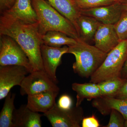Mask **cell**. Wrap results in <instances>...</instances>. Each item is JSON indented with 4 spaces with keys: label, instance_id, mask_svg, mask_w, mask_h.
Instances as JSON below:
<instances>
[{
    "label": "cell",
    "instance_id": "obj_29",
    "mask_svg": "<svg viewBox=\"0 0 127 127\" xmlns=\"http://www.w3.org/2000/svg\"><path fill=\"white\" fill-rule=\"evenodd\" d=\"M122 76L124 78H127V58L122 71Z\"/></svg>",
    "mask_w": 127,
    "mask_h": 127
},
{
    "label": "cell",
    "instance_id": "obj_7",
    "mask_svg": "<svg viewBox=\"0 0 127 127\" xmlns=\"http://www.w3.org/2000/svg\"><path fill=\"white\" fill-rule=\"evenodd\" d=\"M21 95H32L48 91L59 92L57 83L44 70L33 71L27 76L20 85Z\"/></svg>",
    "mask_w": 127,
    "mask_h": 127
},
{
    "label": "cell",
    "instance_id": "obj_32",
    "mask_svg": "<svg viewBox=\"0 0 127 127\" xmlns=\"http://www.w3.org/2000/svg\"><path fill=\"white\" fill-rule=\"evenodd\" d=\"M10 2L11 4L12 5V6L14 4V3H15L16 0H10Z\"/></svg>",
    "mask_w": 127,
    "mask_h": 127
},
{
    "label": "cell",
    "instance_id": "obj_27",
    "mask_svg": "<svg viewBox=\"0 0 127 127\" xmlns=\"http://www.w3.org/2000/svg\"><path fill=\"white\" fill-rule=\"evenodd\" d=\"M114 97L127 100V80L119 89Z\"/></svg>",
    "mask_w": 127,
    "mask_h": 127
},
{
    "label": "cell",
    "instance_id": "obj_16",
    "mask_svg": "<svg viewBox=\"0 0 127 127\" xmlns=\"http://www.w3.org/2000/svg\"><path fill=\"white\" fill-rule=\"evenodd\" d=\"M52 6L67 18L75 27L79 35L78 21L81 15L74 0H46Z\"/></svg>",
    "mask_w": 127,
    "mask_h": 127
},
{
    "label": "cell",
    "instance_id": "obj_15",
    "mask_svg": "<svg viewBox=\"0 0 127 127\" xmlns=\"http://www.w3.org/2000/svg\"><path fill=\"white\" fill-rule=\"evenodd\" d=\"M92 105L102 115H107L112 109H114L122 114L125 120L127 119V100L114 97L101 96L94 99Z\"/></svg>",
    "mask_w": 127,
    "mask_h": 127
},
{
    "label": "cell",
    "instance_id": "obj_6",
    "mask_svg": "<svg viewBox=\"0 0 127 127\" xmlns=\"http://www.w3.org/2000/svg\"><path fill=\"white\" fill-rule=\"evenodd\" d=\"M43 115L53 127H80L84 118V112L80 106L65 110L60 108L56 103Z\"/></svg>",
    "mask_w": 127,
    "mask_h": 127
},
{
    "label": "cell",
    "instance_id": "obj_2",
    "mask_svg": "<svg viewBox=\"0 0 127 127\" xmlns=\"http://www.w3.org/2000/svg\"><path fill=\"white\" fill-rule=\"evenodd\" d=\"M32 2L42 35L50 31H57L76 40L79 39V35L73 24L46 0H32Z\"/></svg>",
    "mask_w": 127,
    "mask_h": 127
},
{
    "label": "cell",
    "instance_id": "obj_23",
    "mask_svg": "<svg viewBox=\"0 0 127 127\" xmlns=\"http://www.w3.org/2000/svg\"><path fill=\"white\" fill-rule=\"evenodd\" d=\"M114 26L120 41L127 40V10H124L120 19Z\"/></svg>",
    "mask_w": 127,
    "mask_h": 127
},
{
    "label": "cell",
    "instance_id": "obj_25",
    "mask_svg": "<svg viewBox=\"0 0 127 127\" xmlns=\"http://www.w3.org/2000/svg\"><path fill=\"white\" fill-rule=\"evenodd\" d=\"M72 100L70 96L67 94H63L60 96L57 105L59 107L63 109H69L72 107Z\"/></svg>",
    "mask_w": 127,
    "mask_h": 127
},
{
    "label": "cell",
    "instance_id": "obj_3",
    "mask_svg": "<svg viewBox=\"0 0 127 127\" xmlns=\"http://www.w3.org/2000/svg\"><path fill=\"white\" fill-rule=\"evenodd\" d=\"M76 40L75 44L68 46V53L72 54L75 58L72 65L73 71L82 77H91L102 64L107 53L80 37Z\"/></svg>",
    "mask_w": 127,
    "mask_h": 127
},
{
    "label": "cell",
    "instance_id": "obj_1",
    "mask_svg": "<svg viewBox=\"0 0 127 127\" xmlns=\"http://www.w3.org/2000/svg\"><path fill=\"white\" fill-rule=\"evenodd\" d=\"M0 35L9 36L19 44L28 58L32 71L44 70L41 53L43 41L38 22L30 24L16 21L0 25Z\"/></svg>",
    "mask_w": 127,
    "mask_h": 127
},
{
    "label": "cell",
    "instance_id": "obj_31",
    "mask_svg": "<svg viewBox=\"0 0 127 127\" xmlns=\"http://www.w3.org/2000/svg\"><path fill=\"white\" fill-rule=\"evenodd\" d=\"M122 4L124 9L127 10V2L122 3Z\"/></svg>",
    "mask_w": 127,
    "mask_h": 127
},
{
    "label": "cell",
    "instance_id": "obj_18",
    "mask_svg": "<svg viewBox=\"0 0 127 127\" xmlns=\"http://www.w3.org/2000/svg\"><path fill=\"white\" fill-rule=\"evenodd\" d=\"M101 23L93 17L81 14L77 22L80 38L87 42L93 40Z\"/></svg>",
    "mask_w": 127,
    "mask_h": 127
},
{
    "label": "cell",
    "instance_id": "obj_22",
    "mask_svg": "<svg viewBox=\"0 0 127 127\" xmlns=\"http://www.w3.org/2000/svg\"><path fill=\"white\" fill-rule=\"evenodd\" d=\"M117 2L116 0H81L75 2L80 10L101 7Z\"/></svg>",
    "mask_w": 127,
    "mask_h": 127
},
{
    "label": "cell",
    "instance_id": "obj_11",
    "mask_svg": "<svg viewBox=\"0 0 127 127\" xmlns=\"http://www.w3.org/2000/svg\"><path fill=\"white\" fill-rule=\"evenodd\" d=\"M124 10L122 3L116 2L101 7L80 10L82 15L93 17L102 24L114 25L120 19Z\"/></svg>",
    "mask_w": 127,
    "mask_h": 127
},
{
    "label": "cell",
    "instance_id": "obj_26",
    "mask_svg": "<svg viewBox=\"0 0 127 127\" xmlns=\"http://www.w3.org/2000/svg\"><path fill=\"white\" fill-rule=\"evenodd\" d=\"M81 126L82 127H99L100 125L95 115H93L91 117L84 118L82 120Z\"/></svg>",
    "mask_w": 127,
    "mask_h": 127
},
{
    "label": "cell",
    "instance_id": "obj_4",
    "mask_svg": "<svg viewBox=\"0 0 127 127\" xmlns=\"http://www.w3.org/2000/svg\"><path fill=\"white\" fill-rule=\"evenodd\" d=\"M127 58V39L121 41L107 53L102 64L90 77V82L98 84L112 78L122 77V71Z\"/></svg>",
    "mask_w": 127,
    "mask_h": 127
},
{
    "label": "cell",
    "instance_id": "obj_5",
    "mask_svg": "<svg viewBox=\"0 0 127 127\" xmlns=\"http://www.w3.org/2000/svg\"><path fill=\"white\" fill-rule=\"evenodd\" d=\"M0 65H16L32 71L30 61L25 53L16 42L11 37L0 35Z\"/></svg>",
    "mask_w": 127,
    "mask_h": 127
},
{
    "label": "cell",
    "instance_id": "obj_34",
    "mask_svg": "<svg viewBox=\"0 0 127 127\" xmlns=\"http://www.w3.org/2000/svg\"><path fill=\"white\" fill-rule=\"evenodd\" d=\"M74 1L76 2V1H79L81 0H74Z\"/></svg>",
    "mask_w": 127,
    "mask_h": 127
},
{
    "label": "cell",
    "instance_id": "obj_8",
    "mask_svg": "<svg viewBox=\"0 0 127 127\" xmlns=\"http://www.w3.org/2000/svg\"><path fill=\"white\" fill-rule=\"evenodd\" d=\"M0 14V25L16 21L30 24L38 22L32 0H16L10 8Z\"/></svg>",
    "mask_w": 127,
    "mask_h": 127
},
{
    "label": "cell",
    "instance_id": "obj_19",
    "mask_svg": "<svg viewBox=\"0 0 127 127\" xmlns=\"http://www.w3.org/2000/svg\"><path fill=\"white\" fill-rule=\"evenodd\" d=\"M43 44L55 47L62 46H69L75 44L76 40L68 36L65 33L57 31L47 32L42 36Z\"/></svg>",
    "mask_w": 127,
    "mask_h": 127
},
{
    "label": "cell",
    "instance_id": "obj_28",
    "mask_svg": "<svg viewBox=\"0 0 127 127\" xmlns=\"http://www.w3.org/2000/svg\"><path fill=\"white\" fill-rule=\"evenodd\" d=\"M12 5L10 0H0V14L3 11L10 8Z\"/></svg>",
    "mask_w": 127,
    "mask_h": 127
},
{
    "label": "cell",
    "instance_id": "obj_12",
    "mask_svg": "<svg viewBox=\"0 0 127 127\" xmlns=\"http://www.w3.org/2000/svg\"><path fill=\"white\" fill-rule=\"evenodd\" d=\"M93 41L96 47L107 53L116 47L121 41L114 25L101 23L97 30Z\"/></svg>",
    "mask_w": 127,
    "mask_h": 127
},
{
    "label": "cell",
    "instance_id": "obj_33",
    "mask_svg": "<svg viewBox=\"0 0 127 127\" xmlns=\"http://www.w3.org/2000/svg\"><path fill=\"white\" fill-rule=\"evenodd\" d=\"M124 127H127V119L125 120V124H124Z\"/></svg>",
    "mask_w": 127,
    "mask_h": 127
},
{
    "label": "cell",
    "instance_id": "obj_24",
    "mask_svg": "<svg viewBox=\"0 0 127 127\" xmlns=\"http://www.w3.org/2000/svg\"><path fill=\"white\" fill-rule=\"evenodd\" d=\"M125 121V119L122 114L115 109H112L110 112L109 122L107 125L104 127H124Z\"/></svg>",
    "mask_w": 127,
    "mask_h": 127
},
{
    "label": "cell",
    "instance_id": "obj_10",
    "mask_svg": "<svg viewBox=\"0 0 127 127\" xmlns=\"http://www.w3.org/2000/svg\"><path fill=\"white\" fill-rule=\"evenodd\" d=\"M68 46L55 47L42 44L41 53L44 70L53 81L57 84L56 70L61 62L62 56L68 53Z\"/></svg>",
    "mask_w": 127,
    "mask_h": 127
},
{
    "label": "cell",
    "instance_id": "obj_20",
    "mask_svg": "<svg viewBox=\"0 0 127 127\" xmlns=\"http://www.w3.org/2000/svg\"><path fill=\"white\" fill-rule=\"evenodd\" d=\"M16 94L10 92L5 97L3 106L0 113V127H13L12 118L15 110L14 100Z\"/></svg>",
    "mask_w": 127,
    "mask_h": 127
},
{
    "label": "cell",
    "instance_id": "obj_21",
    "mask_svg": "<svg viewBox=\"0 0 127 127\" xmlns=\"http://www.w3.org/2000/svg\"><path fill=\"white\" fill-rule=\"evenodd\" d=\"M127 80V78L122 77H117L98 83L101 96L115 97L118 92Z\"/></svg>",
    "mask_w": 127,
    "mask_h": 127
},
{
    "label": "cell",
    "instance_id": "obj_17",
    "mask_svg": "<svg viewBox=\"0 0 127 127\" xmlns=\"http://www.w3.org/2000/svg\"><path fill=\"white\" fill-rule=\"evenodd\" d=\"M72 88L77 93L76 106H79L85 99L91 100L101 96V91L96 83H78L72 84Z\"/></svg>",
    "mask_w": 127,
    "mask_h": 127
},
{
    "label": "cell",
    "instance_id": "obj_14",
    "mask_svg": "<svg viewBox=\"0 0 127 127\" xmlns=\"http://www.w3.org/2000/svg\"><path fill=\"white\" fill-rule=\"evenodd\" d=\"M42 115L30 109L27 105L15 109L12 118L13 127H41Z\"/></svg>",
    "mask_w": 127,
    "mask_h": 127
},
{
    "label": "cell",
    "instance_id": "obj_9",
    "mask_svg": "<svg viewBox=\"0 0 127 127\" xmlns=\"http://www.w3.org/2000/svg\"><path fill=\"white\" fill-rule=\"evenodd\" d=\"M30 71L23 66L16 65L0 66V100L5 98L15 86H20Z\"/></svg>",
    "mask_w": 127,
    "mask_h": 127
},
{
    "label": "cell",
    "instance_id": "obj_30",
    "mask_svg": "<svg viewBox=\"0 0 127 127\" xmlns=\"http://www.w3.org/2000/svg\"><path fill=\"white\" fill-rule=\"evenodd\" d=\"M117 2H120L121 3H125L127 2V0H116Z\"/></svg>",
    "mask_w": 127,
    "mask_h": 127
},
{
    "label": "cell",
    "instance_id": "obj_13",
    "mask_svg": "<svg viewBox=\"0 0 127 127\" xmlns=\"http://www.w3.org/2000/svg\"><path fill=\"white\" fill-rule=\"evenodd\" d=\"M59 92L48 91L28 95L27 107L32 111L43 113L52 108Z\"/></svg>",
    "mask_w": 127,
    "mask_h": 127
}]
</instances>
